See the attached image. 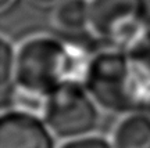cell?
Segmentation results:
<instances>
[{
    "mask_svg": "<svg viewBox=\"0 0 150 148\" xmlns=\"http://www.w3.org/2000/svg\"><path fill=\"white\" fill-rule=\"evenodd\" d=\"M57 148H114V147H112L110 138L93 133V134H89V136L61 141V144Z\"/></svg>",
    "mask_w": 150,
    "mask_h": 148,
    "instance_id": "cell-10",
    "label": "cell"
},
{
    "mask_svg": "<svg viewBox=\"0 0 150 148\" xmlns=\"http://www.w3.org/2000/svg\"><path fill=\"white\" fill-rule=\"evenodd\" d=\"M108 138L114 148H150V114L121 115Z\"/></svg>",
    "mask_w": 150,
    "mask_h": 148,
    "instance_id": "cell-6",
    "label": "cell"
},
{
    "mask_svg": "<svg viewBox=\"0 0 150 148\" xmlns=\"http://www.w3.org/2000/svg\"><path fill=\"white\" fill-rule=\"evenodd\" d=\"M150 27L149 0H89V36L128 51Z\"/></svg>",
    "mask_w": 150,
    "mask_h": 148,
    "instance_id": "cell-3",
    "label": "cell"
},
{
    "mask_svg": "<svg viewBox=\"0 0 150 148\" xmlns=\"http://www.w3.org/2000/svg\"><path fill=\"white\" fill-rule=\"evenodd\" d=\"M21 3V0H0V14L4 17L8 15L11 11L16 10V7Z\"/></svg>",
    "mask_w": 150,
    "mask_h": 148,
    "instance_id": "cell-11",
    "label": "cell"
},
{
    "mask_svg": "<svg viewBox=\"0 0 150 148\" xmlns=\"http://www.w3.org/2000/svg\"><path fill=\"white\" fill-rule=\"evenodd\" d=\"M54 137L42 116L3 109L0 116V148H57Z\"/></svg>",
    "mask_w": 150,
    "mask_h": 148,
    "instance_id": "cell-5",
    "label": "cell"
},
{
    "mask_svg": "<svg viewBox=\"0 0 150 148\" xmlns=\"http://www.w3.org/2000/svg\"><path fill=\"white\" fill-rule=\"evenodd\" d=\"M95 53L75 37L28 36L17 44L14 87L47 97L64 85L85 86Z\"/></svg>",
    "mask_w": 150,
    "mask_h": 148,
    "instance_id": "cell-1",
    "label": "cell"
},
{
    "mask_svg": "<svg viewBox=\"0 0 150 148\" xmlns=\"http://www.w3.org/2000/svg\"><path fill=\"white\" fill-rule=\"evenodd\" d=\"M127 53L138 67L150 75V27L143 32V35L132 44Z\"/></svg>",
    "mask_w": 150,
    "mask_h": 148,
    "instance_id": "cell-9",
    "label": "cell"
},
{
    "mask_svg": "<svg viewBox=\"0 0 150 148\" xmlns=\"http://www.w3.org/2000/svg\"><path fill=\"white\" fill-rule=\"evenodd\" d=\"M32 6L38 7V8H49V7H56L61 0H27Z\"/></svg>",
    "mask_w": 150,
    "mask_h": 148,
    "instance_id": "cell-12",
    "label": "cell"
},
{
    "mask_svg": "<svg viewBox=\"0 0 150 148\" xmlns=\"http://www.w3.org/2000/svg\"><path fill=\"white\" fill-rule=\"evenodd\" d=\"M85 89L103 112L150 114V75L122 50L100 47L93 55Z\"/></svg>",
    "mask_w": 150,
    "mask_h": 148,
    "instance_id": "cell-2",
    "label": "cell"
},
{
    "mask_svg": "<svg viewBox=\"0 0 150 148\" xmlns=\"http://www.w3.org/2000/svg\"><path fill=\"white\" fill-rule=\"evenodd\" d=\"M17 44L8 36L0 37V101H6L14 89V71H16Z\"/></svg>",
    "mask_w": 150,
    "mask_h": 148,
    "instance_id": "cell-8",
    "label": "cell"
},
{
    "mask_svg": "<svg viewBox=\"0 0 150 148\" xmlns=\"http://www.w3.org/2000/svg\"><path fill=\"white\" fill-rule=\"evenodd\" d=\"M52 24L63 36L89 35V0H61L53 7Z\"/></svg>",
    "mask_w": 150,
    "mask_h": 148,
    "instance_id": "cell-7",
    "label": "cell"
},
{
    "mask_svg": "<svg viewBox=\"0 0 150 148\" xmlns=\"http://www.w3.org/2000/svg\"><path fill=\"white\" fill-rule=\"evenodd\" d=\"M102 109L81 85H64L46 98L42 118L57 140L65 141L96 133Z\"/></svg>",
    "mask_w": 150,
    "mask_h": 148,
    "instance_id": "cell-4",
    "label": "cell"
}]
</instances>
